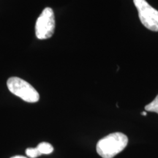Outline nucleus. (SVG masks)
I'll return each mask as SVG.
<instances>
[{
    "mask_svg": "<svg viewBox=\"0 0 158 158\" xmlns=\"http://www.w3.org/2000/svg\"><path fill=\"white\" fill-rule=\"evenodd\" d=\"M142 24L153 31H158V11L146 0H133Z\"/></svg>",
    "mask_w": 158,
    "mask_h": 158,
    "instance_id": "nucleus-4",
    "label": "nucleus"
},
{
    "mask_svg": "<svg viewBox=\"0 0 158 158\" xmlns=\"http://www.w3.org/2000/svg\"><path fill=\"white\" fill-rule=\"evenodd\" d=\"M141 114H142V115H143V116H147V112H146V111L142 112Z\"/></svg>",
    "mask_w": 158,
    "mask_h": 158,
    "instance_id": "nucleus-9",
    "label": "nucleus"
},
{
    "mask_svg": "<svg viewBox=\"0 0 158 158\" xmlns=\"http://www.w3.org/2000/svg\"><path fill=\"white\" fill-rule=\"evenodd\" d=\"M10 92L27 102H37L40 94L31 85L19 77H11L7 81Z\"/></svg>",
    "mask_w": 158,
    "mask_h": 158,
    "instance_id": "nucleus-2",
    "label": "nucleus"
},
{
    "mask_svg": "<svg viewBox=\"0 0 158 158\" xmlns=\"http://www.w3.org/2000/svg\"><path fill=\"white\" fill-rule=\"evenodd\" d=\"M37 148L42 155H49L54 151V147H52V145L47 142H42L39 143Z\"/></svg>",
    "mask_w": 158,
    "mask_h": 158,
    "instance_id": "nucleus-5",
    "label": "nucleus"
},
{
    "mask_svg": "<svg viewBox=\"0 0 158 158\" xmlns=\"http://www.w3.org/2000/svg\"><path fill=\"white\" fill-rule=\"evenodd\" d=\"M26 155L31 158H36L40 156L42 154L40 152L37 148H28L26 149Z\"/></svg>",
    "mask_w": 158,
    "mask_h": 158,
    "instance_id": "nucleus-7",
    "label": "nucleus"
},
{
    "mask_svg": "<svg viewBox=\"0 0 158 158\" xmlns=\"http://www.w3.org/2000/svg\"><path fill=\"white\" fill-rule=\"evenodd\" d=\"M128 143L127 135L122 133H110L97 143V152L102 158H113L123 151Z\"/></svg>",
    "mask_w": 158,
    "mask_h": 158,
    "instance_id": "nucleus-1",
    "label": "nucleus"
},
{
    "mask_svg": "<svg viewBox=\"0 0 158 158\" xmlns=\"http://www.w3.org/2000/svg\"><path fill=\"white\" fill-rule=\"evenodd\" d=\"M145 109L147 111L155 112L158 114V95L155 98L152 102H151L145 106Z\"/></svg>",
    "mask_w": 158,
    "mask_h": 158,
    "instance_id": "nucleus-6",
    "label": "nucleus"
},
{
    "mask_svg": "<svg viewBox=\"0 0 158 158\" xmlns=\"http://www.w3.org/2000/svg\"><path fill=\"white\" fill-rule=\"evenodd\" d=\"M11 158H27V157H23V156H21V155H17V156H14V157H12Z\"/></svg>",
    "mask_w": 158,
    "mask_h": 158,
    "instance_id": "nucleus-8",
    "label": "nucleus"
},
{
    "mask_svg": "<svg viewBox=\"0 0 158 158\" xmlns=\"http://www.w3.org/2000/svg\"><path fill=\"white\" fill-rule=\"evenodd\" d=\"M55 17L54 13L51 7L43 10L35 24V35L40 40L50 38L54 33Z\"/></svg>",
    "mask_w": 158,
    "mask_h": 158,
    "instance_id": "nucleus-3",
    "label": "nucleus"
}]
</instances>
